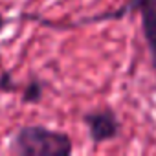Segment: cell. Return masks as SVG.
Returning a JSON list of instances; mask_svg holds the SVG:
<instances>
[{
	"mask_svg": "<svg viewBox=\"0 0 156 156\" xmlns=\"http://www.w3.org/2000/svg\"><path fill=\"white\" fill-rule=\"evenodd\" d=\"M9 151L17 156H68L73 151V143L62 130H53L46 125H24L13 136Z\"/></svg>",
	"mask_w": 156,
	"mask_h": 156,
	"instance_id": "obj_1",
	"label": "cell"
},
{
	"mask_svg": "<svg viewBox=\"0 0 156 156\" xmlns=\"http://www.w3.org/2000/svg\"><path fill=\"white\" fill-rule=\"evenodd\" d=\"M130 13H138L141 20V31L151 53V62L156 73V0H125V4L119 6L114 11L101 13L90 19H85V22H101V20H116L123 19Z\"/></svg>",
	"mask_w": 156,
	"mask_h": 156,
	"instance_id": "obj_2",
	"label": "cell"
},
{
	"mask_svg": "<svg viewBox=\"0 0 156 156\" xmlns=\"http://www.w3.org/2000/svg\"><path fill=\"white\" fill-rule=\"evenodd\" d=\"M83 121L88 129L90 140L96 145H99L103 141L116 140L119 136V130H121V121H119L118 114L108 107L85 112Z\"/></svg>",
	"mask_w": 156,
	"mask_h": 156,
	"instance_id": "obj_3",
	"label": "cell"
},
{
	"mask_svg": "<svg viewBox=\"0 0 156 156\" xmlns=\"http://www.w3.org/2000/svg\"><path fill=\"white\" fill-rule=\"evenodd\" d=\"M44 81L42 79H37V77H31V79L26 83L24 90H22V103L26 105H37L42 101L44 98Z\"/></svg>",
	"mask_w": 156,
	"mask_h": 156,
	"instance_id": "obj_4",
	"label": "cell"
},
{
	"mask_svg": "<svg viewBox=\"0 0 156 156\" xmlns=\"http://www.w3.org/2000/svg\"><path fill=\"white\" fill-rule=\"evenodd\" d=\"M15 88H17V85L13 81L11 72H2L0 73V90L2 92H13Z\"/></svg>",
	"mask_w": 156,
	"mask_h": 156,
	"instance_id": "obj_5",
	"label": "cell"
},
{
	"mask_svg": "<svg viewBox=\"0 0 156 156\" xmlns=\"http://www.w3.org/2000/svg\"><path fill=\"white\" fill-rule=\"evenodd\" d=\"M8 22H9V19H6L2 13H0V33H2V30L8 26Z\"/></svg>",
	"mask_w": 156,
	"mask_h": 156,
	"instance_id": "obj_6",
	"label": "cell"
}]
</instances>
